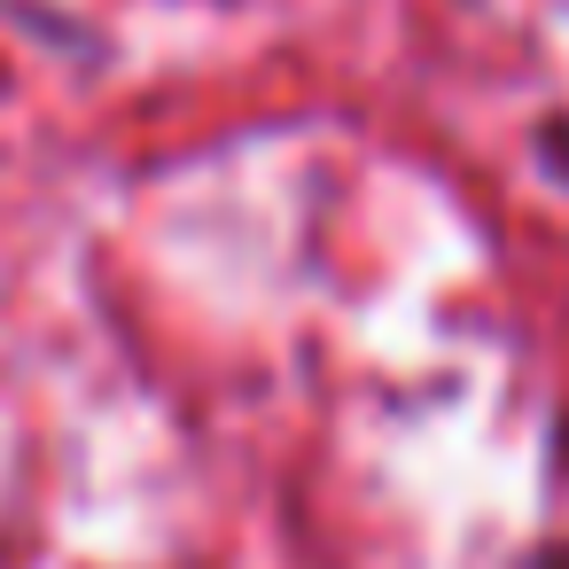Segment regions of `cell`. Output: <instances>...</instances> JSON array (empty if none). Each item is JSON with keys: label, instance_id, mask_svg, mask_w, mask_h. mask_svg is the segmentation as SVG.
Here are the masks:
<instances>
[{"label": "cell", "instance_id": "obj_1", "mask_svg": "<svg viewBox=\"0 0 569 569\" xmlns=\"http://www.w3.org/2000/svg\"><path fill=\"white\" fill-rule=\"evenodd\" d=\"M522 569H569V546H538V553H522Z\"/></svg>", "mask_w": 569, "mask_h": 569}]
</instances>
